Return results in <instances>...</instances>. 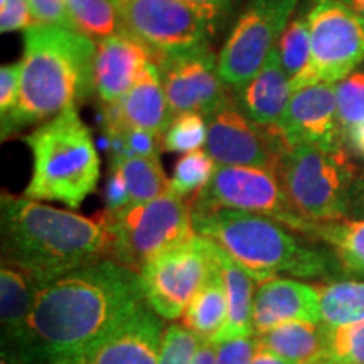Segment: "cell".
<instances>
[{
    "instance_id": "41",
    "label": "cell",
    "mask_w": 364,
    "mask_h": 364,
    "mask_svg": "<svg viewBox=\"0 0 364 364\" xmlns=\"http://www.w3.org/2000/svg\"><path fill=\"white\" fill-rule=\"evenodd\" d=\"M103 198L108 213H117L120 209L130 206V194L129 189H127L124 176L113 167H110V174H108L107 184H105Z\"/></svg>"
},
{
    "instance_id": "2",
    "label": "cell",
    "mask_w": 364,
    "mask_h": 364,
    "mask_svg": "<svg viewBox=\"0 0 364 364\" xmlns=\"http://www.w3.org/2000/svg\"><path fill=\"white\" fill-rule=\"evenodd\" d=\"M107 216L86 218L26 196L2 193V258L46 287L80 268L110 260Z\"/></svg>"
},
{
    "instance_id": "40",
    "label": "cell",
    "mask_w": 364,
    "mask_h": 364,
    "mask_svg": "<svg viewBox=\"0 0 364 364\" xmlns=\"http://www.w3.org/2000/svg\"><path fill=\"white\" fill-rule=\"evenodd\" d=\"M182 2L194 9L208 22L211 33H215L231 16L236 0H182Z\"/></svg>"
},
{
    "instance_id": "45",
    "label": "cell",
    "mask_w": 364,
    "mask_h": 364,
    "mask_svg": "<svg viewBox=\"0 0 364 364\" xmlns=\"http://www.w3.org/2000/svg\"><path fill=\"white\" fill-rule=\"evenodd\" d=\"M250 364H294V363L285 361L284 358L275 356V354L268 353L265 349H258V353L255 354V358L252 359V363Z\"/></svg>"
},
{
    "instance_id": "20",
    "label": "cell",
    "mask_w": 364,
    "mask_h": 364,
    "mask_svg": "<svg viewBox=\"0 0 364 364\" xmlns=\"http://www.w3.org/2000/svg\"><path fill=\"white\" fill-rule=\"evenodd\" d=\"M36 294H38V287L29 279V275L2 258V267H0L2 351H14L24 338Z\"/></svg>"
},
{
    "instance_id": "17",
    "label": "cell",
    "mask_w": 364,
    "mask_h": 364,
    "mask_svg": "<svg viewBox=\"0 0 364 364\" xmlns=\"http://www.w3.org/2000/svg\"><path fill=\"white\" fill-rule=\"evenodd\" d=\"M289 322H322L317 287L284 277L262 282L253 300L255 336Z\"/></svg>"
},
{
    "instance_id": "30",
    "label": "cell",
    "mask_w": 364,
    "mask_h": 364,
    "mask_svg": "<svg viewBox=\"0 0 364 364\" xmlns=\"http://www.w3.org/2000/svg\"><path fill=\"white\" fill-rule=\"evenodd\" d=\"M326 327L324 351L312 364H364V322Z\"/></svg>"
},
{
    "instance_id": "22",
    "label": "cell",
    "mask_w": 364,
    "mask_h": 364,
    "mask_svg": "<svg viewBox=\"0 0 364 364\" xmlns=\"http://www.w3.org/2000/svg\"><path fill=\"white\" fill-rule=\"evenodd\" d=\"M122 108L129 125L164 136L174 118V113L167 102L156 63H150L145 68L142 78L122 98Z\"/></svg>"
},
{
    "instance_id": "24",
    "label": "cell",
    "mask_w": 364,
    "mask_h": 364,
    "mask_svg": "<svg viewBox=\"0 0 364 364\" xmlns=\"http://www.w3.org/2000/svg\"><path fill=\"white\" fill-rule=\"evenodd\" d=\"M309 236L331 250L344 275L364 279V220L312 223Z\"/></svg>"
},
{
    "instance_id": "5",
    "label": "cell",
    "mask_w": 364,
    "mask_h": 364,
    "mask_svg": "<svg viewBox=\"0 0 364 364\" xmlns=\"http://www.w3.org/2000/svg\"><path fill=\"white\" fill-rule=\"evenodd\" d=\"M33 152V176L24 196L76 209L100 182V156L76 108L46 120L24 136Z\"/></svg>"
},
{
    "instance_id": "29",
    "label": "cell",
    "mask_w": 364,
    "mask_h": 364,
    "mask_svg": "<svg viewBox=\"0 0 364 364\" xmlns=\"http://www.w3.org/2000/svg\"><path fill=\"white\" fill-rule=\"evenodd\" d=\"M277 49H279L282 66L290 81L302 76L311 63V31H309L307 14H299L289 22Z\"/></svg>"
},
{
    "instance_id": "13",
    "label": "cell",
    "mask_w": 364,
    "mask_h": 364,
    "mask_svg": "<svg viewBox=\"0 0 364 364\" xmlns=\"http://www.w3.org/2000/svg\"><path fill=\"white\" fill-rule=\"evenodd\" d=\"M122 24L156 53L209 44L208 22L182 0H112Z\"/></svg>"
},
{
    "instance_id": "6",
    "label": "cell",
    "mask_w": 364,
    "mask_h": 364,
    "mask_svg": "<svg viewBox=\"0 0 364 364\" xmlns=\"http://www.w3.org/2000/svg\"><path fill=\"white\" fill-rule=\"evenodd\" d=\"M359 174L344 147L295 145L282 154L277 176L294 208L312 223L349 218V201Z\"/></svg>"
},
{
    "instance_id": "25",
    "label": "cell",
    "mask_w": 364,
    "mask_h": 364,
    "mask_svg": "<svg viewBox=\"0 0 364 364\" xmlns=\"http://www.w3.org/2000/svg\"><path fill=\"white\" fill-rule=\"evenodd\" d=\"M216 262V260H215ZM228 321V297L218 265L206 284L186 309L182 326L201 341H215Z\"/></svg>"
},
{
    "instance_id": "34",
    "label": "cell",
    "mask_w": 364,
    "mask_h": 364,
    "mask_svg": "<svg viewBox=\"0 0 364 364\" xmlns=\"http://www.w3.org/2000/svg\"><path fill=\"white\" fill-rule=\"evenodd\" d=\"M199 346L201 339L194 332L172 324L164 331L159 364H193Z\"/></svg>"
},
{
    "instance_id": "27",
    "label": "cell",
    "mask_w": 364,
    "mask_h": 364,
    "mask_svg": "<svg viewBox=\"0 0 364 364\" xmlns=\"http://www.w3.org/2000/svg\"><path fill=\"white\" fill-rule=\"evenodd\" d=\"M110 167L124 176L130 204L149 203L171 193V181L166 177L159 159L130 157Z\"/></svg>"
},
{
    "instance_id": "36",
    "label": "cell",
    "mask_w": 364,
    "mask_h": 364,
    "mask_svg": "<svg viewBox=\"0 0 364 364\" xmlns=\"http://www.w3.org/2000/svg\"><path fill=\"white\" fill-rule=\"evenodd\" d=\"M258 353L257 338H235L216 344V364H250Z\"/></svg>"
},
{
    "instance_id": "12",
    "label": "cell",
    "mask_w": 364,
    "mask_h": 364,
    "mask_svg": "<svg viewBox=\"0 0 364 364\" xmlns=\"http://www.w3.org/2000/svg\"><path fill=\"white\" fill-rule=\"evenodd\" d=\"M206 117V152L221 166H241L277 172L282 154L287 149L279 127L255 124L245 115L231 91L221 105Z\"/></svg>"
},
{
    "instance_id": "33",
    "label": "cell",
    "mask_w": 364,
    "mask_h": 364,
    "mask_svg": "<svg viewBox=\"0 0 364 364\" xmlns=\"http://www.w3.org/2000/svg\"><path fill=\"white\" fill-rule=\"evenodd\" d=\"M336 95H338V122L341 140H343V134L364 122V65L346 76L343 81L336 83Z\"/></svg>"
},
{
    "instance_id": "10",
    "label": "cell",
    "mask_w": 364,
    "mask_h": 364,
    "mask_svg": "<svg viewBox=\"0 0 364 364\" xmlns=\"http://www.w3.org/2000/svg\"><path fill=\"white\" fill-rule=\"evenodd\" d=\"M191 201L193 211L241 209L272 218L307 236L312 226L294 208L277 172L270 169L218 164L211 181Z\"/></svg>"
},
{
    "instance_id": "18",
    "label": "cell",
    "mask_w": 364,
    "mask_h": 364,
    "mask_svg": "<svg viewBox=\"0 0 364 364\" xmlns=\"http://www.w3.org/2000/svg\"><path fill=\"white\" fill-rule=\"evenodd\" d=\"M161 316L142 304L95 349L86 364H159Z\"/></svg>"
},
{
    "instance_id": "28",
    "label": "cell",
    "mask_w": 364,
    "mask_h": 364,
    "mask_svg": "<svg viewBox=\"0 0 364 364\" xmlns=\"http://www.w3.org/2000/svg\"><path fill=\"white\" fill-rule=\"evenodd\" d=\"M66 6L75 29L93 41L124 29L112 0H66Z\"/></svg>"
},
{
    "instance_id": "35",
    "label": "cell",
    "mask_w": 364,
    "mask_h": 364,
    "mask_svg": "<svg viewBox=\"0 0 364 364\" xmlns=\"http://www.w3.org/2000/svg\"><path fill=\"white\" fill-rule=\"evenodd\" d=\"M29 2L31 16L36 26H58L75 29L70 12H68L66 0H27Z\"/></svg>"
},
{
    "instance_id": "14",
    "label": "cell",
    "mask_w": 364,
    "mask_h": 364,
    "mask_svg": "<svg viewBox=\"0 0 364 364\" xmlns=\"http://www.w3.org/2000/svg\"><path fill=\"white\" fill-rule=\"evenodd\" d=\"M167 102L176 115L196 112L208 115L230 97V86L221 80L218 58L209 44L174 53H156Z\"/></svg>"
},
{
    "instance_id": "44",
    "label": "cell",
    "mask_w": 364,
    "mask_h": 364,
    "mask_svg": "<svg viewBox=\"0 0 364 364\" xmlns=\"http://www.w3.org/2000/svg\"><path fill=\"white\" fill-rule=\"evenodd\" d=\"M193 364H216V344L211 341H201Z\"/></svg>"
},
{
    "instance_id": "31",
    "label": "cell",
    "mask_w": 364,
    "mask_h": 364,
    "mask_svg": "<svg viewBox=\"0 0 364 364\" xmlns=\"http://www.w3.org/2000/svg\"><path fill=\"white\" fill-rule=\"evenodd\" d=\"M216 161L203 150L184 154L177 161L171 179V191L181 198L198 194L211 181L216 171Z\"/></svg>"
},
{
    "instance_id": "15",
    "label": "cell",
    "mask_w": 364,
    "mask_h": 364,
    "mask_svg": "<svg viewBox=\"0 0 364 364\" xmlns=\"http://www.w3.org/2000/svg\"><path fill=\"white\" fill-rule=\"evenodd\" d=\"M277 127L289 147H344L338 122L336 83H317L294 91Z\"/></svg>"
},
{
    "instance_id": "43",
    "label": "cell",
    "mask_w": 364,
    "mask_h": 364,
    "mask_svg": "<svg viewBox=\"0 0 364 364\" xmlns=\"http://www.w3.org/2000/svg\"><path fill=\"white\" fill-rule=\"evenodd\" d=\"M349 218L351 220H364V171H361L354 181L349 201Z\"/></svg>"
},
{
    "instance_id": "9",
    "label": "cell",
    "mask_w": 364,
    "mask_h": 364,
    "mask_svg": "<svg viewBox=\"0 0 364 364\" xmlns=\"http://www.w3.org/2000/svg\"><path fill=\"white\" fill-rule=\"evenodd\" d=\"M215 267V243L196 233L154 257L140 270L145 304L162 318L176 321L184 316Z\"/></svg>"
},
{
    "instance_id": "4",
    "label": "cell",
    "mask_w": 364,
    "mask_h": 364,
    "mask_svg": "<svg viewBox=\"0 0 364 364\" xmlns=\"http://www.w3.org/2000/svg\"><path fill=\"white\" fill-rule=\"evenodd\" d=\"M193 225L196 233L215 241L258 284L280 275L324 280L343 273L331 250L306 243L268 216L221 208L193 211Z\"/></svg>"
},
{
    "instance_id": "7",
    "label": "cell",
    "mask_w": 364,
    "mask_h": 364,
    "mask_svg": "<svg viewBox=\"0 0 364 364\" xmlns=\"http://www.w3.org/2000/svg\"><path fill=\"white\" fill-rule=\"evenodd\" d=\"M105 216L112 235L110 260L136 273L154 257L196 235L193 201L172 191L117 213L105 211Z\"/></svg>"
},
{
    "instance_id": "16",
    "label": "cell",
    "mask_w": 364,
    "mask_h": 364,
    "mask_svg": "<svg viewBox=\"0 0 364 364\" xmlns=\"http://www.w3.org/2000/svg\"><path fill=\"white\" fill-rule=\"evenodd\" d=\"M156 59V51L150 49L129 31L100 41L95 65V83L102 103H113L125 97L142 78L145 68Z\"/></svg>"
},
{
    "instance_id": "39",
    "label": "cell",
    "mask_w": 364,
    "mask_h": 364,
    "mask_svg": "<svg viewBox=\"0 0 364 364\" xmlns=\"http://www.w3.org/2000/svg\"><path fill=\"white\" fill-rule=\"evenodd\" d=\"M21 83V61L0 68V113L6 117L17 105Z\"/></svg>"
},
{
    "instance_id": "46",
    "label": "cell",
    "mask_w": 364,
    "mask_h": 364,
    "mask_svg": "<svg viewBox=\"0 0 364 364\" xmlns=\"http://www.w3.org/2000/svg\"><path fill=\"white\" fill-rule=\"evenodd\" d=\"M346 7H349L364 22V0H341Z\"/></svg>"
},
{
    "instance_id": "11",
    "label": "cell",
    "mask_w": 364,
    "mask_h": 364,
    "mask_svg": "<svg viewBox=\"0 0 364 364\" xmlns=\"http://www.w3.org/2000/svg\"><path fill=\"white\" fill-rule=\"evenodd\" d=\"M297 2L248 0L218 58V70L226 86L238 90L262 70L292 21Z\"/></svg>"
},
{
    "instance_id": "19",
    "label": "cell",
    "mask_w": 364,
    "mask_h": 364,
    "mask_svg": "<svg viewBox=\"0 0 364 364\" xmlns=\"http://www.w3.org/2000/svg\"><path fill=\"white\" fill-rule=\"evenodd\" d=\"M233 93L236 103L255 124L279 125L294 93L292 81L282 66L279 49H273L262 70Z\"/></svg>"
},
{
    "instance_id": "21",
    "label": "cell",
    "mask_w": 364,
    "mask_h": 364,
    "mask_svg": "<svg viewBox=\"0 0 364 364\" xmlns=\"http://www.w3.org/2000/svg\"><path fill=\"white\" fill-rule=\"evenodd\" d=\"M213 243H215V241H213ZM215 260L218 268H220L223 284H225L226 289L228 321L213 343L218 344L221 343V341L255 336L252 316L255 300L253 290L257 280H255L238 262H235L225 250L218 247L216 243Z\"/></svg>"
},
{
    "instance_id": "1",
    "label": "cell",
    "mask_w": 364,
    "mask_h": 364,
    "mask_svg": "<svg viewBox=\"0 0 364 364\" xmlns=\"http://www.w3.org/2000/svg\"><path fill=\"white\" fill-rule=\"evenodd\" d=\"M142 304L136 272L113 260L80 268L38 289L24 338L2 353L21 364H86Z\"/></svg>"
},
{
    "instance_id": "8",
    "label": "cell",
    "mask_w": 364,
    "mask_h": 364,
    "mask_svg": "<svg viewBox=\"0 0 364 364\" xmlns=\"http://www.w3.org/2000/svg\"><path fill=\"white\" fill-rule=\"evenodd\" d=\"M311 63L292 81L297 91L317 83H339L364 63V22L341 0H312L307 7Z\"/></svg>"
},
{
    "instance_id": "3",
    "label": "cell",
    "mask_w": 364,
    "mask_h": 364,
    "mask_svg": "<svg viewBox=\"0 0 364 364\" xmlns=\"http://www.w3.org/2000/svg\"><path fill=\"white\" fill-rule=\"evenodd\" d=\"M98 46L76 29L33 26L24 33L19 98L2 117V140L26 127L78 108L97 93Z\"/></svg>"
},
{
    "instance_id": "32",
    "label": "cell",
    "mask_w": 364,
    "mask_h": 364,
    "mask_svg": "<svg viewBox=\"0 0 364 364\" xmlns=\"http://www.w3.org/2000/svg\"><path fill=\"white\" fill-rule=\"evenodd\" d=\"M208 122L201 113H181L172 118L169 129L162 136V149L167 152L189 154L206 144Z\"/></svg>"
},
{
    "instance_id": "38",
    "label": "cell",
    "mask_w": 364,
    "mask_h": 364,
    "mask_svg": "<svg viewBox=\"0 0 364 364\" xmlns=\"http://www.w3.org/2000/svg\"><path fill=\"white\" fill-rule=\"evenodd\" d=\"M36 26L27 0H0V31L4 34L14 31H27Z\"/></svg>"
},
{
    "instance_id": "42",
    "label": "cell",
    "mask_w": 364,
    "mask_h": 364,
    "mask_svg": "<svg viewBox=\"0 0 364 364\" xmlns=\"http://www.w3.org/2000/svg\"><path fill=\"white\" fill-rule=\"evenodd\" d=\"M343 145L353 157L364 161V122L343 134Z\"/></svg>"
},
{
    "instance_id": "37",
    "label": "cell",
    "mask_w": 364,
    "mask_h": 364,
    "mask_svg": "<svg viewBox=\"0 0 364 364\" xmlns=\"http://www.w3.org/2000/svg\"><path fill=\"white\" fill-rule=\"evenodd\" d=\"M125 144L129 147L132 157H147L159 159L162 149V136L154 134V132L136 129V127L127 125L122 129Z\"/></svg>"
},
{
    "instance_id": "23",
    "label": "cell",
    "mask_w": 364,
    "mask_h": 364,
    "mask_svg": "<svg viewBox=\"0 0 364 364\" xmlns=\"http://www.w3.org/2000/svg\"><path fill=\"white\" fill-rule=\"evenodd\" d=\"M327 327L322 322H289L265 334L255 336L258 349L294 364H312L324 351Z\"/></svg>"
},
{
    "instance_id": "26",
    "label": "cell",
    "mask_w": 364,
    "mask_h": 364,
    "mask_svg": "<svg viewBox=\"0 0 364 364\" xmlns=\"http://www.w3.org/2000/svg\"><path fill=\"white\" fill-rule=\"evenodd\" d=\"M322 324L341 327L364 322V282L339 280L317 287Z\"/></svg>"
}]
</instances>
